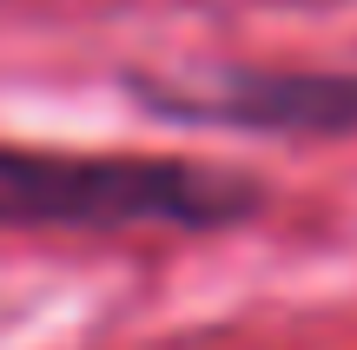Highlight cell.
<instances>
[{
	"instance_id": "cell-1",
	"label": "cell",
	"mask_w": 357,
	"mask_h": 350,
	"mask_svg": "<svg viewBox=\"0 0 357 350\" xmlns=\"http://www.w3.org/2000/svg\"><path fill=\"white\" fill-rule=\"evenodd\" d=\"M258 205L252 172L205 159L0 145V232H218Z\"/></svg>"
}]
</instances>
